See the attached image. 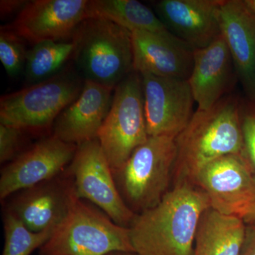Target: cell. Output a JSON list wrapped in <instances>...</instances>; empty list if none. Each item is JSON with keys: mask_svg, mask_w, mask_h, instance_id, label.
Instances as JSON below:
<instances>
[{"mask_svg": "<svg viewBox=\"0 0 255 255\" xmlns=\"http://www.w3.org/2000/svg\"><path fill=\"white\" fill-rule=\"evenodd\" d=\"M210 208L209 198L195 184H174L158 204L137 214L129 227L134 252L193 255L199 223Z\"/></svg>", "mask_w": 255, "mask_h": 255, "instance_id": "6da1fadb", "label": "cell"}, {"mask_svg": "<svg viewBox=\"0 0 255 255\" xmlns=\"http://www.w3.org/2000/svg\"><path fill=\"white\" fill-rule=\"evenodd\" d=\"M241 100L229 94L208 110L194 112L177 137L175 184H194L199 172L216 159L230 155L243 157Z\"/></svg>", "mask_w": 255, "mask_h": 255, "instance_id": "7a4b0ae2", "label": "cell"}, {"mask_svg": "<svg viewBox=\"0 0 255 255\" xmlns=\"http://www.w3.org/2000/svg\"><path fill=\"white\" fill-rule=\"evenodd\" d=\"M75 61L89 80L115 89L133 72L131 32L104 18H87L74 34Z\"/></svg>", "mask_w": 255, "mask_h": 255, "instance_id": "3957f363", "label": "cell"}, {"mask_svg": "<svg viewBox=\"0 0 255 255\" xmlns=\"http://www.w3.org/2000/svg\"><path fill=\"white\" fill-rule=\"evenodd\" d=\"M135 253L130 228L114 223L88 201L78 199L66 219L39 249L40 255H107Z\"/></svg>", "mask_w": 255, "mask_h": 255, "instance_id": "277c9868", "label": "cell"}, {"mask_svg": "<svg viewBox=\"0 0 255 255\" xmlns=\"http://www.w3.org/2000/svg\"><path fill=\"white\" fill-rule=\"evenodd\" d=\"M176 157L175 137H149L114 174L121 195L135 214L155 206L169 191Z\"/></svg>", "mask_w": 255, "mask_h": 255, "instance_id": "5b68a950", "label": "cell"}, {"mask_svg": "<svg viewBox=\"0 0 255 255\" xmlns=\"http://www.w3.org/2000/svg\"><path fill=\"white\" fill-rule=\"evenodd\" d=\"M148 137L142 78L133 71L114 89L110 112L97 135L113 174Z\"/></svg>", "mask_w": 255, "mask_h": 255, "instance_id": "8992f818", "label": "cell"}, {"mask_svg": "<svg viewBox=\"0 0 255 255\" xmlns=\"http://www.w3.org/2000/svg\"><path fill=\"white\" fill-rule=\"evenodd\" d=\"M82 87L76 78L58 75L1 96L0 124L26 130L46 128L78 98Z\"/></svg>", "mask_w": 255, "mask_h": 255, "instance_id": "52a82bcc", "label": "cell"}, {"mask_svg": "<svg viewBox=\"0 0 255 255\" xmlns=\"http://www.w3.org/2000/svg\"><path fill=\"white\" fill-rule=\"evenodd\" d=\"M68 169L79 199L91 203L119 226L130 227L137 214L121 195L97 139L78 145Z\"/></svg>", "mask_w": 255, "mask_h": 255, "instance_id": "ba28073f", "label": "cell"}, {"mask_svg": "<svg viewBox=\"0 0 255 255\" xmlns=\"http://www.w3.org/2000/svg\"><path fill=\"white\" fill-rule=\"evenodd\" d=\"M140 76L147 135L176 138L194 114L195 100L188 80L148 74Z\"/></svg>", "mask_w": 255, "mask_h": 255, "instance_id": "9c48e42d", "label": "cell"}, {"mask_svg": "<svg viewBox=\"0 0 255 255\" xmlns=\"http://www.w3.org/2000/svg\"><path fill=\"white\" fill-rule=\"evenodd\" d=\"M78 145L55 135L42 139L3 168L0 177V199L50 180L65 171Z\"/></svg>", "mask_w": 255, "mask_h": 255, "instance_id": "30bf717a", "label": "cell"}, {"mask_svg": "<svg viewBox=\"0 0 255 255\" xmlns=\"http://www.w3.org/2000/svg\"><path fill=\"white\" fill-rule=\"evenodd\" d=\"M194 184L209 198L211 209L237 216L255 201V176L246 159L230 155L206 165Z\"/></svg>", "mask_w": 255, "mask_h": 255, "instance_id": "8fae6325", "label": "cell"}, {"mask_svg": "<svg viewBox=\"0 0 255 255\" xmlns=\"http://www.w3.org/2000/svg\"><path fill=\"white\" fill-rule=\"evenodd\" d=\"M6 209L32 232L55 230L78 199L69 169L50 180L16 193Z\"/></svg>", "mask_w": 255, "mask_h": 255, "instance_id": "7c38bea8", "label": "cell"}, {"mask_svg": "<svg viewBox=\"0 0 255 255\" xmlns=\"http://www.w3.org/2000/svg\"><path fill=\"white\" fill-rule=\"evenodd\" d=\"M89 0H33L18 13L10 31L33 45L74 36L87 18Z\"/></svg>", "mask_w": 255, "mask_h": 255, "instance_id": "4fadbf2b", "label": "cell"}, {"mask_svg": "<svg viewBox=\"0 0 255 255\" xmlns=\"http://www.w3.org/2000/svg\"><path fill=\"white\" fill-rule=\"evenodd\" d=\"M133 70L164 78L188 80L194 48L169 31L131 33Z\"/></svg>", "mask_w": 255, "mask_h": 255, "instance_id": "5bb4252c", "label": "cell"}, {"mask_svg": "<svg viewBox=\"0 0 255 255\" xmlns=\"http://www.w3.org/2000/svg\"><path fill=\"white\" fill-rule=\"evenodd\" d=\"M223 0H161L155 14L174 36L194 49L205 48L221 36L219 9Z\"/></svg>", "mask_w": 255, "mask_h": 255, "instance_id": "9a60e30c", "label": "cell"}, {"mask_svg": "<svg viewBox=\"0 0 255 255\" xmlns=\"http://www.w3.org/2000/svg\"><path fill=\"white\" fill-rule=\"evenodd\" d=\"M221 33L247 100L255 102V14L241 0H223Z\"/></svg>", "mask_w": 255, "mask_h": 255, "instance_id": "2e32d148", "label": "cell"}, {"mask_svg": "<svg viewBox=\"0 0 255 255\" xmlns=\"http://www.w3.org/2000/svg\"><path fill=\"white\" fill-rule=\"evenodd\" d=\"M113 90L111 87L85 80L78 98L55 120L53 135L77 145L97 139L110 112Z\"/></svg>", "mask_w": 255, "mask_h": 255, "instance_id": "e0dca14e", "label": "cell"}, {"mask_svg": "<svg viewBox=\"0 0 255 255\" xmlns=\"http://www.w3.org/2000/svg\"><path fill=\"white\" fill-rule=\"evenodd\" d=\"M236 77L231 53L222 36L209 46L194 50L188 79L198 110H208L229 95Z\"/></svg>", "mask_w": 255, "mask_h": 255, "instance_id": "ac0fdd59", "label": "cell"}, {"mask_svg": "<svg viewBox=\"0 0 255 255\" xmlns=\"http://www.w3.org/2000/svg\"><path fill=\"white\" fill-rule=\"evenodd\" d=\"M246 225L237 216H226L214 209L203 215L193 255H241Z\"/></svg>", "mask_w": 255, "mask_h": 255, "instance_id": "d6986e66", "label": "cell"}, {"mask_svg": "<svg viewBox=\"0 0 255 255\" xmlns=\"http://www.w3.org/2000/svg\"><path fill=\"white\" fill-rule=\"evenodd\" d=\"M97 18L109 20L131 33L168 31L153 10L136 0H89L87 18Z\"/></svg>", "mask_w": 255, "mask_h": 255, "instance_id": "ffe728a7", "label": "cell"}, {"mask_svg": "<svg viewBox=\"0 0 255 255\" xmlns=\"http://www.w3.org/2000/svg\"><path fill=\"white\" fill-rule=\"evenodd\" d=\"M75 50L72 42L46 41L34 44L26 54L25 76L28 82L38 83L55 76Z\"/></svg>", "mask_w": 255, "mask_h": 255, "instance_id": "44dd1931", "label": "cell"}, {"mask_svg": "<svg viewBox=\"0 0 255 255\" xmlns=\"http://www.w3.org/2000/svg\"><path fill=\"white\" fill-rule=\"evenodd\" d=\"M4 246L1 255H31L51 237L55 230L35 233L9 210L4 212Z\"/></svg>", "mask_w": 255, "mask_h": 255, "instance_id": "7402d4cb", "label": "cell"}, {"mask_svg": "<svg viewBox=\"0 0 255 255\" xmlns=\"http://www.w3.org/2000/svg\"><path fill=\"white\" fill-rule=\"evenodd\" d=\"M26 53L19 37L10 30L1 29L0 60L8 75L16 76L25 68Z\"/></svg>", "mask_w": 255, "mask_h": 255, "instance_id": "603a6c76", "label": "cell"}, {"mask_svg": "<svg viewBox=\"0 0 255 255\" xmlns=\"http://www.w3.org/2000/svg\"><path fill=\"white\" fill-rule=\"evenodd\" d=\"M241 122L244 152L243 157L255 176V102L241 100Z\"/></svg>", "mask_w": 255, "mask_h": 255, "instance_id": "cb8c5ba5", "label": "cell"}, {"mask_svg": "<svg viewBox=\"0 0 255 255\" xmlns=\"http://www.w3.org/2000/svg\"><path fill=\"white\" fill-rule=\"evenodd\" d=\"M23 130L0 124V162H11L16 157Z\"/></svg>", "mask_w": 255, "mask_h": 255, "instance_id": "d4e9b609", "label": "cell"}, {"mask_svg": "<svg viewBox=\"0 0 255 255\" xmlns=\"http://www.w3.org/2000/svg\"><path fill=\"white\" fill-rule=\"evenodd\" d=\"M241 255H255V225H246Z\"/></svg>", "mask_w": 255, "mask_h": 255, "instance_id": "484cf974", "label": "cell"}, {"mask_svg": "<svg viewBox=\"0 0 255 255\" xmlns=\"http://www.w3.org/2000/svg\"><path fill=\"white\" fill-rule=\"evenodd\" d=\"M28 1L21 0H1L0 1L1 16H5L16 11H21Z\"/></svg>", "mask_w": 255, "mask_h": 255, "instance_id": "4316f807", "label": "cell"}, {"mask_svg": "<svg viewBox=\"0 0 255 255\" xmlns=\"http://www.w3.org/2000/svg\"><path fill=\"white\" fill-rule=\"evenodd\" d=\"M239 217L244 221L246 225H255V201L248 206L240 214Z\"/></svg>", "mask_w": 255, "mask_h": 255, "instance_id": "83f0119b", "label": "cell"}, {"mask_svg": "<svg viewBox=\"0 0 255 255\" xmlns=\"http://www.w3.org/2000/svg\"><path fill=\"white\" fill-rule=\"evenodd\" d=\"M245 2L248 7L255 14V0H246Z\"/></svg>", "mask_w": 255, "mask_h": 255, "instance_id": "f1b7e54d", "label": "cell"}, {"mask_svg": "<svg viewBox=\"0 0 255 255\" xmlns=\"http://www.w3.org/2000/svg\"><path fill=\"white\" fill-rule=\"evenodd\" d=\"M107 255H138L135 253H127V252H114Z\"/></svg>", "mask_w": 255, "mask_h": 255, "instance_id": "f546056e", "label": "cell"}]
</instances>
